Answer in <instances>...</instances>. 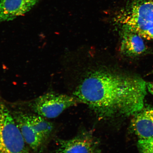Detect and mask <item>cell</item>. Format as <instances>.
Masks as SVG:
<instances>
[{
    "instance_id": "4fadbf2b",
    "label": "cell",
    "mask_w": 153,
    "mask_h": 153,
    "mask_svg": "<svg viewBox=\"0 0 153 153\" xmlns=\"http://www.w3.org/2000/svg\"><path fill=\"white\" fill-rule=\"evenodd\" d=\"M146 87L149 92L153 96V82H146Z\"/></svg>"
},
{
    "instance_id": "ba28073f",
    "label": "cell",
    "mask_w": 153,
    "mask_h": 153,
    "mask_svg": "<svg viewBox=\"0 0 153 153\" xmlns=\"http://www.w3.org/2000/svg\"><path fill=\"white\" fill-rule=\"evenodd\" d=\"M133 116L131 126L136 134L140 139L153 137V108L144 107Z\"/></svg>"
},
{
    "instance_id": "277c9868",
    "label": "cell",
    "mask_w": 153,
    "mask_h": 153,
    "mask_svg": "<svg viewBox=\"0 0 153 153\" xmlns=\"http://www.w3.org/2000/svg\"><path fill=\"white\" fill-rule=\"evenodd\" d=\"M120 21L123 27L142 36L153 28V0H145L135 3Z\"/></svg>"
},
{
    "instance_id": "8992f818",
    "label": "cell",
    "mask_w": 153,
    "mask_h": 153,
    "mask_svg": "<svg viewBox=\"0 0 153 153\" xmlns=\"http://www.w3.org/2000/svg\"><path fill=\"white\" fill-rule=\"evenodd\" d=\"M54 153H99L94 139L89 135H82L68 140L58 139Z\"/></svg>"
},
{
    "instance_id": "30bf717a",
    "label": "cell",
    "mask_w": 153,
    "mask_h": 153,
    "mask_svg": "<svg viewBox=\"0 0 153 153\" xmlns=\"http://www.w3.org/2000/svg\"><path fill=\"white\" fill-rule=\"evenodd\" d=\"M26 114L28 121L34 129L46 141L48 140L54 129L53 123L38 114Z\"/></svg>"
},
{
    "instance_id": "7a4b0ae2",
    "label": "cell",
    "mask_w": 153,
    "mask_h": 153,
    "mask_svg": "<svg viewBox=\"0 0 153 153\" xmlns=\"http://www.w3.org/2000/svg\"><path fill=\"white\" fill-rule=\"evenodd\" d=\"M13 117L0 99V153H30Z\"/></svg>"
},
{
    "instance_id": "8fae6325",
    "label": "cell",
    "mask_w": 153,
    "mask_h": 153,
    "mask_svg": "<svg viewBox=\"0 0 153 153\" xmlns=\"http://www.w3.org/2000/svg\"><path fill=\"white\" fill-rule=\"evenodd\" d=\"M137 146L140 153H153V137L139 140Z\"/></svg>"
},
{
    "instance_id": "7c38bea8",
    "label": "cell",
    "mask_w": 153,
    "mask_h": 153,
    "mask_svg": "<svg viewBox=\"0 0 153 153\" xmlns=\"http://www.w3.org/2000/svg\"><path fill=\"white\" fill-rule=\"evenodd\" d=\"M141 37L148 40L153 39V28L149 30L143 34Z\"/></svg>"
},
{
    "instance_id": "6da1fadb",
    "label": "cell",
    "mask_w": 153,
    "mask_h": 153,
    "mask_svg": "<svg viewBox=\"0 0 153 153\" xmlns=\"http://www.w3.org/2000/svg\"><path fill=\"white\" fill-rule=\"evenodd\" d=\"M146 89V82L140 76L97 71L82 81L74 96L101 118L117 113L130 116L144 107Z\"/></svg>"
},
{
    "instance_id": "9c48e42d",
    "label": "cell",
    "mask_w": 153,
    "mask_h": 153,
    "mask_svg": "<svg viewBox=\"0 0 153 153\" xmlns=\"http://www.w3.org/2000/svg\"><path fill=\"white\" fill-rule=\"evenodd\" d=\"M123 27L121 45L122 52L127 56L133 57L144 53L146 47L143 38L136 32Z\"/></svg>"
},
{
    "instance_id": "3957f363",
    "label": "cell",
    "mask_w": 153,
    "mask_h": 153,
    "mask_svg": "<svg viewBox=\"0 0 153 153\" xmlns=\"http://www.w3.org/2000/svg\"><path fill=\"white\" fill-rule=\"evenodd\" d=\"M77 101L74 97L50 92L37 97L30 106L36 114L46 119H53L76 105Z\"/></svg>"
},
{
    "instance_id": "52a82bcc",
    "label": "cell",
    "mask_w": 153,
    "mask_h": 153,
    "mask_svg": "<svg viewBox=\"0 0 153 153\" xmlns=\"http://www.w3.org/2000/svg\"><path fill=\"white\" fill-rule=\"evenodd\" d=\"M40 0H1L0 23L12 20L29 11Z\"/></svg>"
},
{
    "instance_id": "5bb4252c",
    "label": "cell",
    "mask_w": 153,
    "mask_h": 153,
    "mask_svg": "<svg viewBox=\"0 0 153 153\" xmlns=\"http://www.w3.org/2000/svg\"></svg>"
},
{
    "instance_id": "5b68a950",
    "label": "cell",
    "mask_w": 153,
    "mask_h": 153,
    "mask_svg": "<svg viewBox=\"0 0 153 153\" xmlns=\"http://www.w3.org/2000/svg\"><path fill=\"white\" fill-rule=\"evenodd\" d=\"M12 113L25 142L29 148L36 152L43 150L47 141L30 124L27 117L26 112L14 111Z\"/></svg>"
}]
</instances>
